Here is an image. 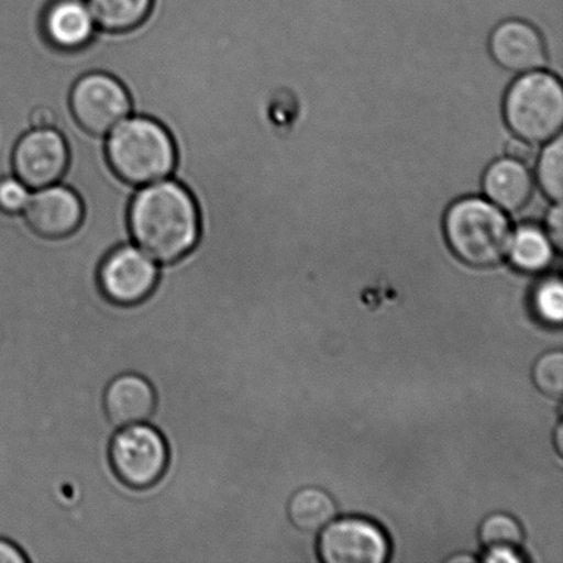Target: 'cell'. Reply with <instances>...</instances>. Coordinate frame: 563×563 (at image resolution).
Segmentation results:
<instances>
[{
  "label": "cell",
  "mask_w": 563,
  "mask_h": 563,
  "mask_svg": "<svg viewBox=\"0 0 563 563\" xmlns=\"http://www.w3.org/2000/svg\"><path fill=\"white\" fill-rule=\"evenodd\" d=\"M505 118L512 134L533 145L561 134L563 87L554 75L534 70L523 74L507 92Z\"/></svg>",
  "instance_id": "4"
},
{
  "label": "cell",
  "mask_w": 563,
  "mask_h": 563,
  "mask_svg": "<svg viewBox=\"0 0 563 563\" xmlns=\"http://www.w3.org/2000/svg\"><path fill=\"white\" fill-rule=\"evenodd\" d=\"M68 163V145L57 129L27 130L11 156L13 175L31 190L59 184Z\"/></svg>",
  "instance_id": "8"
},
{
  "label": "cell",
  "mask_w": 563,
  "mask_h": 563,
  "mask_svg": "<svg viewBox=\"0 0 563 563\" xmlns=\"http://www.w3.org/2000/svg\"><path fill=\"white\" fill-rule=\"evenodd\" d=\"M538 389L551 399H561L563 391V353L554 351L539 358L533 368Z\"/></svg>",
  "instance_id": "20"
},
{
  "label": "cell",
  "mask_w": 563,
  "mask_h": 563,
  "mask_svg": "<svg viewBox=\"0 0 563 563\" xmlns=\"http://www.w3.org/2000/svg\"><path fill=\"white\" fill-rule=\"evenodd\" d=\"M30 559L19 545L8 539L0 538V563H27Z\"/></svg>",
  "instance_id": "25"
},
{
  "label": "cell",
  "mask_w": 563,
  "mask_h": 563,
  "mask_svg": "<svg viewBox=\"0 0 563 563\" xmlns=\"http://www.w3.org/2000/svg\"><path fill=\"white\" fill-rule=\"evenodd\" d=\"M104 151L114 174L143 187L170 178L176 153L173 137L157 120L131 114L104 136Z\"/></svg>",
  "instance_id": "2"
},
{
  "label": "cell",
  "mask_w": 563,
  "mask_h": 563,
  "mask_svg": "<svg viewBox=\"0 0 563 563\" xmlns=\"http://www.w3.org/2000/svg\"><path fill=\"white\" fill-rule=\"evenodd\" d=\"M485 561L494 563H517L522 560L512 548H493L487 556H485Z\"/></svg>",
  "instance_id": "26"
},
{
  "label": "cell",
  "mask_w": 563,
  "mask_h": 563,
  "mask_svg": "<svg viewBox=\"0 0 563 563\" xmlns=\"http://www.w3.org/2000/svg\"><path fill=\"white\" fill-rule=\"evenodd\" d=\"M114 476L131 489L143 490L162 482L167 473L169 449L158 429L147 423L121 428L109 446Z\"/></svg>",
  "instance_id": "5"
},
{
  "label": "cell",
  "mask_w": 563,
  "mask_h": 563,
  "mask_svg": "<svg viewBox=\"0 0 563 563\" xmlns=\"http://www.w3.org/2000/svg\"><path fill=\"white\" fill-rule=\"evenodd\" d=\"M490 54L501 68L515 74L540 70L548 63V52L537 27L521 20L500 24L490 36Z\"/></svg>",
  "instance_id": "11"
},
{
  "label": "cell",
  "mask_w": 563,
  "mask_h": 563,
  "mask_svg": "<svg viewBox=\"0 0 563 563\" xmlns=\"http://www.w3.org/2000/svg\"><path fill=\"white\" fill-rule=\"evenodd\" d=\"M22 214L37 234L58 239V236L74 233L79 228L82 219V203L74 189L59 181V184L33 190Z\"/></svg>",
  "instance_id": "10"
},
{
  "label": "cell",
  "mask_w": 563,
  "mask_h": 563,
  "mask_svg": "<svg viewBox=\"0 0 563 563\" xmlns=\"http://www.w3.org/2000/svg\"><path fill=\"white\" fill-rule=\"evenodd\" d=\"M159 267L134 242L114 247L97 269V287L103 298L119 307H135L154 295Z\"/></svg>",
  "instance_id": "6"
},
{
  "label": "cell",
  "mask_w": 563,
  "mask_h": 563,
  "mask_svg": "<svg viewBox=\"0 0 563 563\" xmlns=\"http://www.w3.org/2000/svg\"><path fill=\"white\" fill-rule=\"evenodd\" d=\"M319 553L328 563H383L389 555V543L373 522L361 518L329 523L320 538Z\"/></svg>",
  "instance_id": "9"
},
{
  "label": "cell",
  "mask_w": 563,
  "mask_h": 563,
  "mask_svg": "<svg viewBox=\"0 0 563 563\" xmlns=\"http://www.w3.org/2000/svg\"><path fill=\"white\" fill-rule=\"evenodd\" d=\"M42 31L52 46L77 49L92 41L98 26L86 0H52L42 14Z\"/></svg>",
  "instance_id": "13"
},
{
  "label": "cell",
  "mask_w": 563,
  "mask_h": 563,
  "mask_svg": "<svg viewBox=\"0 0 563 563\" xmlns=\"http://www.w3.org/2000/svg\"><path fill=\"white\" fill-rule=\"evenodd\" d=\"M452 252L472 267H493L509 253L511 225L501 209L482 198H465L445 214Z\"/></svg>",
  "instance_id": "3"
},
{
  "label": "cell",
  "mask_w": 563,
  "mask_h": 563,
  "mask_svg": "<svg viewBox=\"0 0 563 563\" xmlns=\"http://www.w3.org/2000/svg\"><path fill=\"white\" fill-rule=\"evenodd\" d=\"M538 163V181L543 195L554 203L562 201L563 191V140L559 135L548 142Z\"/></svg>",
  "instance_id": "18"
},
{
  "label": "cell",
  "mask_w": 563,
  "mask_h": 563,
  "mask_svg": "<svg viewBox=\"0 0 563 563\" xmlns=\"http://www.w3.org/2000/svg\"><path fill=\"white\" fill-rule=\"evenodd\" d=\"M507 255L521 272L540 273L553 261V244L542 229L526 224L512 234Z\"/></svg>",
  "instance_id": "15"
},
{
  "label": "cell",
  "mask_w": 563,
  "mask_h": 563,
  "mask_svg": "<svg viewBox=\"0 0 563 563\" xmlns=\"http://www.w3.org/2000/svg\"><path fill=\"white\" fill-rule=\"evenodd\" d=\"M562 285L559 279L545 280L534 292L533 306L544 322L560 324L563 313Z\"/></svg>",
  "instance_id": "21"
},
{
  "label": "cell",
  "mask_w": 563,
  "mask_h": 563,
  "mask_svg": "<svg viewBox=\"0 0 563 563\" xmlns=\"http://www.w3.org/2000/svg\"><path fill=\"white\" fill-rule=\"evenodd\" d=\"M507 157L516 159L521 164H528L534 157L533 143L521 140V137H515L507 145Z\"/></svg>",
  "instance_id": "24"
},
{
  "label": "cell",
  "mask_w": 563,
  "mask_h": 563,
  "mask_svg": "<svg viewBox=\"0 0 563 563\" xmlns=\"http://www.w3.org/2000/svg\"><path fill=\"white\" fill-rule=\"evenodd\" d=\"M69 108L82 130L102 136L132 114L125 87L114 76L97 70L80 76L71 86Z\"/></svg>",
  "instance_id": "7"
},
{
  "label": "cell",
  "mask_w": 563,
  "mask_h": 563,
  "mask_svg": "<svg viewBox=\"0 0 563 563\" xmlns=\"http://www.w3.org/2000/svg\"><path fill=\"white\" fill-rule=\"evenodd\" d=\"M32 191L13 174L0 176V211L10 214L24 212Z\"/></svg>",
  "instance_id": "22"
},
{
  "label": "cell",
  "mask_w": 563,
  "mask_h": 563,
  "mask_svg": "<svg viewBox=\"0 0 563 563\" xmlns=\"http://www.w3.org/2000/svg\"><path fill=\"white\" fill-rule=\"evenodd\" d=\"M479 538L489 549L512 548L522 542V528L515 518L507 515H493L485 518L479 528Z\"/></svg>",
  "instance_id": "19"
},
{
  "label": "cell",
  "mask_w": 563,
  "mask_h": 563,
  "mask_svg": "<svg viewBox=\"0 0 563 563\" xmlns=\"http://www.w3.org/2000/svg\"><path fill=\"white\" fill-rule=\"evenodd\" d=\"M562 428L556 429L555 438H556V450H559V455H562Z\"/></svg>",
  "instance_id": "27"
},
{
  "label": "cell",
  "mask_w": 563,
  "mask_h": 563,
  "mask_svg": "<svg viewBox=\"0 0 563 563\" xmlns=\"http://www.w3.org/2000/svg\"><path fill=\"white\" fill-rule=\"evenodd\" d=\"M98 30L120 32L140 25L152 8V0H86Z\"/></svg>",
  "instance_id": "17"
},
{
  "label": "cell",
  "mask_w": 563,
  "mask_h": 563,
  "mask_svg": "<svg viewBox=\"0 0 563 563\" xmlns=\"http://www.w3.org/2000/svg\"><path fill=\"white\" fill-rule=\"evenodd\" d=\"M129 225L131 241L159 264L180 261L200 236L195 198L173 176L137 187L131 200Z\"/></svg>",
  "instance_id": "1"
},
{
  "label": "cell",
  "mask_w": 563,
  "mask_h": 563,
  "mask_svg": "<svg viewBox=\"0 0 563 563\" xmlns=\"http://www.w3.org/2000/svg\"><path fill=\"white\" fill-rule=\"evenodd\" d=\"M156 407V389L140 374H121L104 389V413L115 427L145 422L152 418Z\"/></svg>",
  "instance_id": "12"
},
{
  "label": "cell",
  "mask_w": 563,
  "mask_h": 563,
  "mask_svg": "<svg viewBox=\"0 0 563 563\" xmlns=\"http://www.w3.org/2000/svg\"><path fill=\"white\" fill-rule=\"evenodd\" d=\"M336 507L333 498L320 488L298 490L289 504L290 520L303 532H318L333 522Z\"/></svg>",
  "instance_id": "16"
},
{
  "label": "cell",
  "mask_w": 563,
  "mask_h": 563,
  "mask_svg": "<svg viewBox=\"0 0 563 563\" xmlns=\"http://www.w3.org/2000/svg\"><path fill=\"white\" fill-rule=\"evenodd\" d=\"M544 233L548 234L551 244L561 251L563 246V211L561 202L555 203L550 209L548 218H545Z\"/></svg>",
  "instance_id": "23"
},
{
  "label": "cell",
  "mask_w": 563,
  "mask_h": 563,
  "mask_svg": "<svg viewBox=\"0 0 563 563\" xmlns=\"http://www.w3.org/2000/svg\"><path fill=\"white\" fill-rule=\"evenodd\" d=\"M485 195L506 212H520L531 201L533 179L526 164L509 157L499 159L484 176Z\"/></svg>",
  "instance_id": "14"
}]
</instances>
